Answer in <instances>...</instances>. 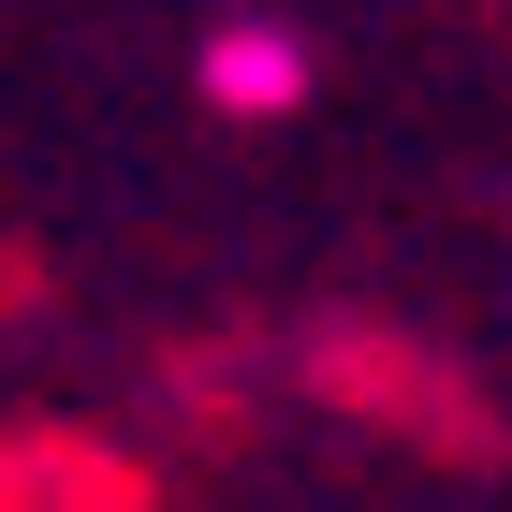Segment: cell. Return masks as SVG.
<instances>
[{
	"label": "cell",
	"mask_w": 512,
	"mask_h": 512,
	"mask_svg": "<svg viewBox=\"0 0 512 512\" xmlns=\"http://www.w3.org/2000/svg\"><path fill=\"white\" fill-rule=\"evenodd\" d=\"M293 88H308V44L293 30H220L205 44V103H220V118H278Z\"/></svg>",
	"instance_id": "6da1fadb"
}]
</instances>
